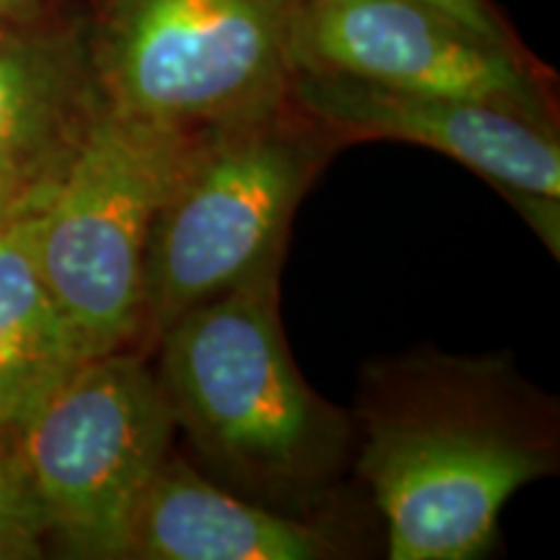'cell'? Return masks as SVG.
I'll use <instances>...</instances> for the list:
<instances>
[{
    "label": "cell",
    "instance_id": "1",
    "mask_svg": "<svg viewBox=\"0 0 560 560\" xmlns=\"http://www.w3.org/2000/svg\"><path fill=\"white\" fill-rule=\"evenodd\" d=\"M490 361H420L366 397L361 472L392 560H472L511 495L552 470L550 439L509 412Z\"/></svg>",
    "mask_w": 560,
    "mask_h": 560
},
{
    "label": "cell",
    "instance_id": "2",
    "mask_svg": "<svg viewBox=\"0 0 560 560\" xmlns=\"http://www.w3.org/2000/svg\"><path fill=\"white\" fill-rule=\"evenodd\" d=\"M174 423L231 478L278 495L325 478L346 423L310 389L285 346L278 272L195 306L159 335Z\"/></svg>",
    "mask_w": 560,
    "mask_h": 560
},
{
    "label": "cell",
    "instance_id": "3",
    "mask_svg": "<svg viewBox=\"0 0 560 560\" xmlns=\"http://www.w3.org/2000/svg\"><path fill=\"white\" fill-rule=\"evenodd\" d=\"M301 0H102L89 34L109 109L206 132L283 109Z\"/></svg>",
    "mask_w": 560,
    "mask_h": 560
},
{
    "label": "cell",
    "instance_id": "4",
    "mask_svg": "<svg viewBox=\"0 0 560 560\" xmlns=\"http://www.w3.org/2000/svg\"><path fill=\"white\" fill-rule=\"evenodd\" d=\"M319 151L283 120L200 132L153 219L143 272V330L280 270L285 234Z\"/></svg>",
    "mask_w": 560,
    "mask_h": 560
},
{
    "label": "cell",
    "instance_id": "5",
    "mask_svg": "<svg viewBox=\"0 0 560 560\" xmlns=\"http://www.w3.org/2000/svg\"><path fill=\"white\" fill-rule=\"evenodd\" d=\"M198 138L102 104L42 208V272L89 359L143 330L151 226Z\"/></svg>",
    "mask_w": 560,
    "mask_h": 560
},
{
    "label": "cell",
    "instance_id": "6",
    "mask_svg": "<svg viewBox=\"0 0 560 560\" xmlns=\"http://www.w3.org/2000/svg\"><path fill=\"white\" fill-rule=\"evenodd\" d=\"M174 429L156 371L136 353L79 363L11 431L47 535L75 558H128L132 516Z\"/></svg>",
    "mask_w": 560,
    "mask_h": 560
},
{
    "label": "cell",
    "instance_id": "7",
    "mask_svg": "<svg viewBox=\"0 0 560 560\" xmlns=\"http://www.w3.org/2000/svg\"><path fill=\"white\" fill-rule=\"evenodd\" d=\"M291 62L293 70L400 94L501 104L545 120L540 89L514 47L418 0H301Z\"/></svg>",
    "mask_w": 560,
    "mask_h": 560
},
{
    "label": "cell",
    "instance_id": "8",
    "mask_svg": "<svg viewBox=\"0 0 560 560\" xmlns=\"http://www.w3.org/2000/svg\"><path fill=\"white\" fill-rule=\"evenodd\" d=\"M289 100L340 136L402 140L457 159L527 206L529 221L558 255L560 145L542 117L490 102L400 94L312 70H293Z\"/></svg>",
    "mask_w": 560,
    "mask_h": 560
},
{
    "label": "cell",
    "instance_id": "9",
    "mask_svg": "<svg viewBox=\"0 0 560 560\" xmlns=\"http://www.w3.org/2000/svg\"><path fill=\"white\" fill-rule=\"evenodd\" d=\"M102 104L89 34L26 11L0 16V185H52Z\"/></svg>",
    "mask_w": 560,
    "mask_h": 560
},
{
    "label": "cell",
    "instance_id": "10",
    "mask_svg": "<svg viewBox=\"0 0 560 560\" xmlns=\"http://www.w3.org/2000/svg\"><path fill=\"white\" fill-rule=\"evenodd\" d=\"M338 556L325 532L242 501L164 459L132 516L128 558L145 560H319Z\"/></svg>",
    "mask_w": 560,
    "mask_h": 560
},
{
    "label": "cell",
    "instance_id": "11",
    "mask_svg": "<svg viewBox=\"0 0 560 560\" xmlns=\"http://www.w3.org/2000/svg\"><path fill=\"white\" fill-rule=\"evenodd\" d=\"M0 229V433H11L79 363L89 361L39 265V213Z\"/></svg>",
    "mask_w": 560,
    "mask_h": 560
},
{
    "label": "cell",
    "instance_id": "12",
    "mask_svg": "<svg viewBox=\"0 0 560 560\" xmlns=\"http://www.w3.org/2000/svg\"><path fill=\"white\" fill-rule=\"evenodd\" d=\"M45 520L13 450L11 433H0V560L39 558Z\"/></svg>",
    "mask_w": 560,
    "mask_h": 560
},
{
    "label": "cell",
    "instance_id": "13",
    "mask_svg": "<svg viewBox=\"0 0 560 560\" xmlns=\"http://www.w3.org/2000/svg\"><path fill=\"white\" fill-rule=\"evenodd\" d=\"M418 3H425L431 5V9L446 13V16L459 21V24L467 26L470 32L495 42V45L511 47L506 26L501 24V19L495 16L493 9H490L488 0H418Z\"/></svg>",
    "mask_w": 560,
    "mask_h": 560
},
{
    "label": "cell",
    "instance_id": "14",
    "mask_svg": "<svg viewBox=\"0 0 560 560\" xmlns=\"http://www.w3.org/2000/svg\"><path fill=\"white\" fill-rule=\"evenodd\" d=\"M55 182L47 187H37V190H16V187L0 185V229H3L11 219H16L19 213H24V210L45 206V202L50 200Z\"/></svg>",
    "mask_w": 560,
    "mask_h": 560
},
{
    "label": "cell",
    "instance_id": "15",
    "mask_svg": "<svg viewBox=\"0 0 560 560\" xmlns=\"http://www.w3.org/2000/svg\"><path fill=\"white\" fill-rule=\"evenodd\" d=\"M30 5H32V0H0V16H5V13L26 11Z\"/></svg>",
    "mask_w": 560,
    "mask_h": 560
}]
</instances>
